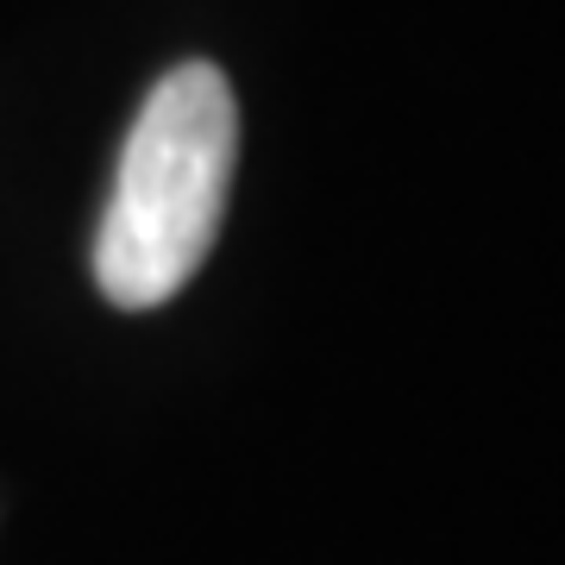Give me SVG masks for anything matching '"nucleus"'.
<instances>
[{
  "mask_svg": "<svg viewBox=\"0 0 565 565\" xmlns=\"http://www.w3.org/2000/svg\"><path fill=\"white\" fill-rule=\"evenodd\" d=\"M239 163V102L214 63H177L145 95L95 233V282L114 308H163L214 252Z\"/></svg>",
  "mask_w": 565,
  "mask_h": 565,
  "instance_id": "nucleus-1",
  "label": "nucleus"
}]
</instances>
